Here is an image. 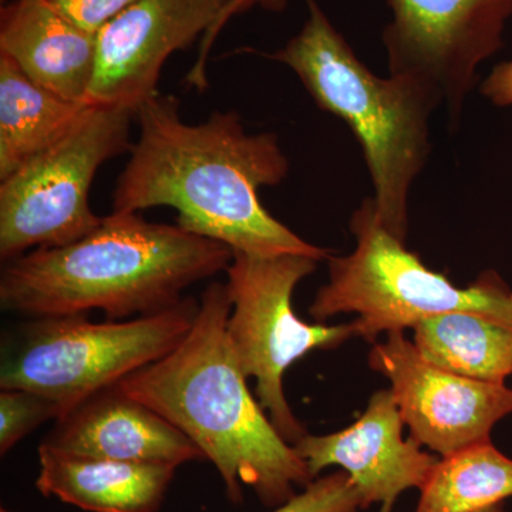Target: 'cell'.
<instances>
[{
  "label": "cell",
  "mask_w": 512,
  "mask_h": 512,
  "mask_svg": "<svg viewBox=\"0 0 512 512\" xmlns=\"http://www.w3.org/2000/svg\"><path fill=\"white\" fill-rule=\"evenodd\" d=\"M231 311L228 285L211 282L181 345L119 384L194 441L231 503H242L245 485L265 507L278 508L315 478L249 392L228 339Z\"/></svg>",
  "instance_id": "obj_2"
},
{
  "label": "cell",
  "mask_w": 512,
  "mask_h": 512,
  "mask_svg": "<svg viewBox=\"0 0 512 512\" xmlns=\"http://www.w3.org/2000/svg\"><path fill=\"white\" fill-rule=\"evenodd\" d=\"M305 2L309 18L301 32L266 57L286 64L320 109L348 123L365 154L380 224L404 242L410 188L429 160L430 116L443 97L412 76L370 72L318 0Z\"/></svg>",
  "instance_id": "obj_4"
},
{
  "label": "cell",
  "mask_w": 512,
  "mask_h": 512,
  "mask_svg": "<svg viewBox=\"0 0 512 512\" xmlns=\"http://www.w3.org/2000/svg\"><path fill=\"white\" fill-rule=\"evenodd\" d=\"M62 409L45 394L25 389L0 392V454L5 457L20 441L49 420H59Z\"/></svg>",
  "instance_id": "obj_19"
},
{
  "label": "cell",
  "mask_w": 512,
  "mask_h": 512,
  "mask_svg": "<svg viewBox=\"0 0 512 512\" xmlns=\"http://www.w3.org/2000/svg\"><path fill=\"white\" fill-rule=\"evenodd\" d=\"M403 424L392 390H380L348 429L326 436L305 434L293 447L313 478L338 466L362 495L363 508L379 503V512H393L399 495L410 488L421 490L439 463L412 437L403 439Z\"/></svg>",
  "instance_id": "obj_12"
},
{
  "label": "cell",
  "mask_w": 512,
  "mask_h": 512,
  "mask_svg": "<svg viewBox=\"0 0 512 512\" xmlns=\"http://www.w3.org/2000/svg\"><path fill=\"white\" fill-rule=\"evenodd\" d=\"M231 0H136L97 32L86 107L137 110L158 93L171 55L207 35Z\"/></svg>",
  "instance_id": "obj_11"
},
{
  "label": "cell",
  "mask_w": 512,
  "mask_h": 512,
  "mask_svg": "<svg viewBox=\"0 0 512 512\" xmlns=\"http://www.w3.org/2000/svg\"><path fill=\"white\" fill-rule=\"evenodd\" d=\"M138 137L117 178L113 212L171 207L177 225L255 256L306 255L328 261L272 217L259 188L281 184L289 161L274 133L251 134L237 111H214L185 123L180 100L157 94L136 113Z\"/></svg>",
  "instance_id": "obj_1"
},
{
  "label": "cell",
  "mask_w": 512,
  "mask_h": 512,
  "mask_svg": "<svg viewBox=\"0 0 512 512\" xmlns=\"http://www.w3.org/2000/svg\"><path fill=\"white\" fill-rule=\"evenodd\" d=\"M393 20L383 30L390 74L436 89L457 126L477 67L503 47L512 0H389Z\"/></svg>",
  "instance_id": "obj_9"
},
{
  "label": "cell",
  "mask_w": 512,
  "mask_h": 512,
  "mask_svg": "<svg viewBox=\"0 0 512 512\" xmlns=\"http://www.w3.org/2000/svg\"><path fill=\"white\" fill-rule=\"evenodd\" d=\"M286 3H288V0H231L224 12L221 13L220 18L215 22V25L200 40L197 60H195L194 66L191 67L190 72L185 77V82H187L188 86L194 87L197 92H205L208 86H210L207 76L208 59H210L211 49L214 46L215 40L220 36L221 30L225 28L229 19L242 15V13H247L254 8H261L268 10V12H284Z\"/></svg>",
  "instance_id": "obj_21"
},
{
  "label": "cell",
  "mask_w": 512,
  "mask_h": 512,
  "mask_svg": "<svg viewBox=\"0 0 512 512\" xmlns=\"http://www.w3.org/2000/svg\"><path fill=\"white\" fill-rule=\"evenodd\" d=\"M318 264V259L306 255L255 256L234 251L225 271L232 302L229 343L244 375L255 379L262 409L292 446L308 433L286 400V370L312 350L338 348L355 338L350 323L311 325L293 311V291Z\"/></svg>",
  "instance_id": "obj_8"
},
{
  "label": "cell",
  "mask_w": 512,
  "mask_h": 512,
  "mask_svg": "<svg viewBox=\"0 0 512 512\" xmlns=\"http://www.w3.org/2000/svg\"><path fill=\"white\" fill-rule=\"evenodd\" d=\"M47 447L74 456L181 467L205 460L200 448L120 384L104 387L56 421Z\"/></svg>",
  "instance_id": "obj_13"
},
{
  "label": "cell",
  "mask_w": 512,
  "mask_h": 512,
  "mask_svg": "<svg viewBox=\"0 0 512 512\" xmlns=\"http://www.w3.org/2000/svg\"><path fill=\"white\" fill-rule=\"evenodd\" d=\"M0 512H13V511H10L8 510V508H0Z\"/></svg>",
  "instance_id": "obj_25"
},
{
  "label": "cell",
  "mask_w": 512,
  "mask_h": 512,
  "mask_svg": "<svg viewBox=\"0 0 512 512\" xmlns=\"http://www.w3.org/2000/svg\"><path fill=\"white\" fill-rule=\"evenodd\" d=\"M0 55L32 82L86 106L97 57V33L63 15L49 0H10L0 10Z\"/></svg>",
  "instance_id": "obj_14"
},
{
  "label": "cell",
  "mask_w": 512,
  "mask_h": 512,
  "mask_svg": "<svg viewBox=\"0 0 512 512\" xmlns=\"http://www.w3.org/2000/svg\"><path fill=\"white\" fill-rule=\"evenodd\" d=\"M131 111L86 107L73 130L0 181V258L79 241L101 224L90 188L101 165L130 153Z\"/></svg>",
  "instance_id": "obj_7"
},
{
  "label": "cell",
  "mask_w": 512,
  "mask_h": 512,
  "mask_svg": "<svg viewBox=\"0 0 512 512\" xmlns=\"http://www.w3.org/2000/svg\"><path fill=\"white\" fill-rule=\"evenodd\" d=\"M63 15L89 32L97 33L136 0H49Z\"/></svg>",
  "instance_id": "obj_22"
},
{
  "label": "cell",
  "mask_w": 512,
  "mask_h": 512,
  "mask_svg": "<svg viewBox=\"0 0 512 512\" xmlns=\"http://www.w3.org/2000/svg\"><path fill=\"white\" fill-rule=\"evenodd\" d=\"M369 365L392 384L394 402L420 446L441 457L491 441V430L512 413V389L467 379L430 365L403 330L375 343Z\"/></svg>",
  "instance_id": "obj_10"
},
{
  "label": "cell",
  "mask_w": 512,
  "mask_h": 512,
  "mask_svg": "<svg viewBox=\"0 0 512 512\" xmlns=\"http://www.w3.org/2000/svg\"><path fill=\"white\" fill-rule=\"evenodd\" d=\"M84 109L32 82L0 55V181L63 140Z\"/></svg>",
  "instance_id": "obj_16"
},
{
  "label": "cell",
  "mask_w": 512,
  "mask_h": 512,
  "mask_svg": "<svg viewBox=\"0 0 512 512\" xmlns=\"http://www.w3.org/2000/svg\"><path fill=\"white\" fill-rule=\"evenodd\" d=\"M232 258L227 245L180 225L113 212L79 241L6 262L0 306L29 318L92 311L140 318L178 305L185 289L227 271Z\"/></svg>",
  "instance_id": "obj_3"
},
{
  "label": "cell",
  "mask_w": 512,
  "mask_h": 512,
  "mask_svg": "<svg viewBox=\"0 0 512 512\" xmlns=\"http://www.w3.org/2000/svg\"><path fill=\"white\" fill-rule=\"evenodd\" d=\"M416 512H478L512 497V460L491 444L441 457L421 488Z\"/></svg>",
  "instance_id": "obj_18"
},
{
  "label": "cell",
  "mask_w": 512,
  "mask_h": 512,
  "mask_svg": "<svg viewBox=\"0 0 512 512\" xmlns=\"http://www.w3.org/2000/svg\"><path fill=\"white\" fill-rule=\"evenodd\" d=\"M363 508V498L346 471L313 480L288 503L274 512H357Z\"/></svg>",
  "instance_id": "obj_20"
},
{
  "label": "cell",
  "mask_w": 512,
  "mask_h": 512,
  "mask_svg": "<svg viewBox=\"0 0 512 512\" xmlns=\"http://www.w3.org/2000/svg\"><path fill=\"white\" fill-rule=\"evenodd\" d=\"M36 488L87 512H157L178 467L74 456L40 444Z\"/></svg>",
  "instance_id": "obj_15"
},
{
  "label": "cell",
  "mask_w": 512,
  "mask_h": 512,
  "mask_svg": "<svg viewBox=\"0 0 512 512\" xmlns=\"http://www.w3.org/2000/svg\"><path fill=\"white\" fill-rule=\"evenodd\" d=\"M417 352L430 365L478 382L505 384L512 375V328L473 313H446L420 320Z\"/></svg>",
  "instance_id": "obj_17"
},
{
  "label": "cell",
  "mask_w": 512,
  "mask_h": 512,
  "mask_svg": "<svg viewBox=\"0 0 512 512\" xmlns=\"http://www.w3.org/2000/svg\"><path fill=\"white\" fill-rule=\"evenodd\" d=\"M478 512H505L503 504L493 505V507L485 508V510H481Z\"/></svg>",
  "instance_id": "obj_24"
},
{
  "label": "cell",
  "mask_w": 512,
  "mask_h": 512,
  "mask_svg": "<svg viewBox=\"0 0 512 512\" xmlns=\"http://www.w3.org/2000/svg\"><path fill=\"white\" fill-rule=\"evenodd\" d=\"M481 93L495 106H512V62L498 64L485 79Z\"/></svg>",
  "instance_id": "obj_23"
},
{
  "label": "cell",
  "mask_w": 512,
  "mask_h": 512,
  "mask_svg": "<svg viewBox=\"0 0 512 512\" xmlns=\"http://www.w3.org/2000/svg\"><path fill=\"white\" fill-rule=\"evenodd\" d=\"M350 231L355 251L330 255L329 282L309 308L316 322L355 313L353 335L373 345L380 333L413 328L420 320L446 313H473L512 328V291L500 275L484 272L468 288H457L426 268L380 224L373 198L352 215Z\"/></svg>",
  "instance_id": "obj_5"
},
{
  "label": "cell",
  "mask_w": 512,
  "mask_h": 512,
  "mask_svg": "<svg viewBox=\"0 0 512 512\" xmlns=\"http://www.w3.org/2000/svg\"><path fill=\"white\" fill-rule=\"evenodd\" d=\"M198 312L200 301L187 296L173 308L128 320L96 323L87 313L30 318L3 342L0 389L45 394L63 417L104 387L170 355Z\"/></svg>",
  "instance_id": "obj_6"
}]
</instances>
